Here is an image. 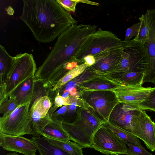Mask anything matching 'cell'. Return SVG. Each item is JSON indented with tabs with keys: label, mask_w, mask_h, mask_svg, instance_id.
Segmentation results:
<instances>
[{
	"label": "cell",
	"mask_w": 155,
	"mask_h": 155,
	"mask_svg": "<svg viewBox=\"0 0 155 155\" xmlns=\"http://www.w3.org/2000/svg\"><path fill=\"white\" fill-rule=\"evenodd\" d=\"M19 18L35 39L48 43L54 41L77 21L56 0H23Z\"/></svg>",
	"instance_id": "6da1fadb"
},
{
	"label": "cell",
	"mask_w": 155,
	"mask_h": 155,
	"mask_svg": "<svg viewBox=\"0 0 155 155\" xmlns=\"http://www.w3.org/2000/svg\"><path fill=\"white\" fill-rule=\"evenodd\" d=\"M95 25L81 24L69 27L58 37L50 52L37 70L36 81L48 83L53 74L66 63L77 60L76 55L96 31Z\"/></svg>",
	"instance_id": "7a4b0ae2"
},
{
	"label": "cell",
	"mask_w": 155,
	"mask_h": 155,
	"mask_svg": "<svg viewBox=\"0 0 155 155\" xmlns=\"http://www.w3.org/2000/svg\"><path fill=\"white\" fill-rule=\"evenodd\" d=\"M72 122L62 121L63 127L71 140L83 148H92L93 137L104 123L87 107L77 110Z\"/></svg>",
	"instance_id": "3957f363"
},
{
	"label": "cell",
	"mask_w": 155,
	"mask_h": 155,
	"mask_svg": "<svg viewBox=\"0 0 155 155\" xmlns=\"http://www.w3.org/2000/svg\"><path fill=\"white\" fill-rule=\"evenodd\" d=\"M122 44L124 50L118 64L112 72L105 76L117 81L130 71L144 72L148 61L147 51L143 44L133 39L122 41Z\"/></svg>",
	"instance_id": "277c9868"
},
{
	"label": "cell",
	"mask_w": 155,
	"mask_h": 155,
	"mask_svg": "<svg viewBox=\"0 0 155 155\" xmlns=\"http://www.w3.org/2000/svg\"><path fill=\"white\" fill-rule=\"evenodd\" d=\"M37 70L32 54L20 53L16 55L5 85V98H8L21 84L34 76Z\"/></svg>",
	"instance_id": "5b68a950"
},
{
	"label": "cell",
	"mask_w": 155,
	"mask_h": 155,
	"mask_svg": "<svg viewBox=\"0 0 155 155\" xmlns=\"http://www.w3.org/2000/svg\"><path fill=\"white\" fill-rule=\"evenodd\" d=\"M31 101L18 106L9 115L0 118V133L13 136L31 134L32 120L29 114Z\"/></svg>",
	"instance_id": "8992f818"
},
{
	"label": "cell",
	"mask_w": 155,
	"mask_h": 155,
	"mask_svg": "<svg viewBox=\"0 0 155 155\" xmlns=\"http://www.w3.org/2000/svg\"><path fill=\"white\" fill-rule=\"evenodd\" d=\"M122 41L113 32L99 28L82 47L75 58L81 64L84 58L88 55L95 56L107 49L122 46Z\"/></svg>",
	"instance_id": "52a82bcc"
},
{
	"label": "cell",
	"mask_w": 155,
	"mask_h": 155,
	"mask_svg": "<svg viewBox=\"0 0 155 155\" xmlns=\"http://www.w3.org/2000/svg\"><path fill=\"white\" fill-rule=\"evenodd\" d=\"M142 110L139 107L118 102L112 111L108 122L132 134L143 141L137 122V117Z\"/></svg>",
	"instance_id": "ba28073f"
},
{
	"label": "cell",
	"mask_w": 155,
	"mask_h": 155,
	"mask_svg": "<svg viewBox=\"0 0 155 155\" xmlns=\"http://www.w3.org/2000/svg\"><path fill=\"white\" fill-rule=\"evenodd\" d=\"M88 108L104 123L108 121L109 116L118 103L111 90H100L81 93Z\"/></svg>",
	"instance_id": "9c48e42d"
},
{
	"label": "cell",
	"mask_w": 155,
	"mask_h": 155,
	"mask_svg": "<svg viewBox=\"0 0 155 155\" xmlns=\"http://www.w3.org/2000/svg\"><path fill=\"white\" fill-rule=\"evenodd\" d=\"M92 148L106 155H126V143L111 130L102 125L93 137Z\"/></svg>",
	"instance_id": "30bf717a"
},
{
	"label": "cell",
	"mask_w": 155,
	"mask_h": 155,
	"mask_svg": "<svg viewBox=\"0 0 155 155\" xmlns=\"http://www.w3.org/2000/svg\"><path fill=\"white\" fill-rule=\"evenodd\" d=\"M145 13L150 29L147 39L144 44L148 61L144 70L143 83H151L155 86V8L147 10Z\"/></svg>",
	"instance_id": "8fae6325"
},
{
	"label": "cell",
	"mask_w": 155,
	"mask_h": 155,
	"mask_svg": "<svg viewBox=\"0 0 155 155\" xmlns=\"http://www.w3.org/2000/svg\"><path fill=\"white\" fill-rule=\"evenodd\" d=\"M153 89L151 87L121 84L110 90L114 93L118 102L139 107Z\"/></svg>",
	"instance_id": "7c38bea8"
},
{
	"label": "cell",
	"mask_w": 155,
	"mask_h": 155,
	"mask_svg": "<svg viewBox=\"0 0 155 155\" xmlns=\"http://www.w3.org/2000/svg\"><path fill=\"white\" fill-rule=\"evenodd\" d=\"M123 50L122 46L105 50L94 56L95 62L91 68L99 74L108 75L118 64Z\"/></svg>",
	"instance_id": "4fadbf2b"
},
{
	"label": "cell",
	"mask_w": 155,
	"mask_h": 155,
	"mask_svg": "<svg viewBox=\"0 0 155 155\" xmlns=\"http://www.w3.org/2000/svg\"><path fill=\"white\" fill-rule=\"evenodd\" d=\"M0 146L3 149L24 155H37L38 150L35 143L21 136H13L0 133Z\"/></svg>",
	"instance_id": "5bb4252c"
},
{
	"label": "cell",
	"mask_w": 155,
	"mask_h": 155,
	"mask_svg": "<svg viewBox=\"0 0 155 155\" xmlns=\"http://www.w3.org/2000/svg\"><path fill=\"white\" fill-rule=\"evenodd\" d=\"M29 114L32 120V131L31 135L34 137H40L41 133L49 123L51 118L38 98L32 103Z\"/></svg>",
	"instance_id": "9a60e30c"
},
{
	"label": "cell",
	"mask_w": 155,
	"mask_h": 155,
	"mask_svg": "<svg viewBox=\"0 0 155 155\" xmlns=\"http://www.w3.org/2000/svg\"><path fill=\"white\" fill-rule=\"evenodd\" d=\"M137 120L143 138V142L151 151H155V123L145 111L142 110L137 117Z\"/></svg>",
	"instance_id": "2e32d148"
},
{
	"label": "cell",
	"mask_w": 155,
	"mask_h": 155,
	"mask_svg": "<svg viewBox=\"0 0 155 155\" xmlns=\"http://www.w3.org/2000/svg\"><path fill=\"white\" fill-rule=\"evenodd\" d=\"M121 84L119 81H114L102 75L90 80L80 85L78 88L81 93L94 91L110 90Z\"/></svg>",
	"instance_id": "e0dca14e"
},
{
	"label": "cell",
	"mask_w": 155,
	"mask_h": 155,
	"mask_svg": "<svg viewBox=\"0 0 155 155\" xmlns=\"http://www.w3.org/2000/svg\"><path fill=\"white\" fill-rule=\"evenodd\" d=\"M34 76L21 84L9 96V97L15 98L18 106L32 101L36 82Z\"/></svg>",
	"instance_id": "ac0fdd59"
},
{
	"label": "cell",
	"mask_w": 155,
	"mask_h": 155,
	"mask_svg": "<svg viewBox=\"0 0 155 155\" xmlns=\"http://www.w3.org/2000/svg\"><path fill=\"white\" fill-rule=\"evenodd\" d=\"M102 75H103L97 73L90 67H88L81 74L61 87L59 92L66 91L69 92V96H74L77 94L76 88L80 85L90 80Z\"/></svg>",
	"instance_id": "d6986e66"
},
{
	"label": "cell",
	"mask_w": 155,
	"mask_h": 155,
	"mask_svg": "<svg viewBox=\"0 0 155 155\" xmlns=\"http://www.w3.org/2000/svg\"><path fill=\"white\" fill-rule=\"evenodd\" d=\"M88 67L85 63L78 65L68 72L54 87L49 90L47 96L50 99L52 104L55 97L61 88L68 82L81 74Z\"/></svg>",
	"instance_id": "ffe728a7"
},
{
	"label": "cell",
	"mask_w": 155,
	"mask_h": 155,
	"mask_svg": "<svg viewBox=\"0 0 155 155\" xmlns=\"http://www.w3.org/2000/svg\"><path fill=\"white\" fill-rule=\"evenodd\" d=\"M45 137L61 140H69V137L63 128L62 121L51 117L49 123L40 134Z\"/></svg>",
	"instance_id": "44dd1931"
},
{
	"label": "cell",
	"mask_w": 155,
	"mask_h": 155,
	"mask_svg": "<svg viewBox=\"0 0 155 155\" xmlns=\"http://www.w3.org/2000/svg\"><path fill=\"white\" fill-rule=\"evenodd\" d=\"M36 145L40 155H71L50 143L45 137L33 136L31 139Z\"/></svg>",
	"instance_id": "7402d4cb"
},
{
	"label": "cell",
	"mask_w": 155,
	"mask_h": 155,
	"mask_svg": "<svg viewBox=\"0 0 155 155\" xmlns=\"http://www.w3.org/2000/svg\"><path fill=\"white\" fill-rule=\"evenodd\" d=\"M14 59L10 55L5 48L0 45V89H3L7 75Z\"/></svg>",
	"instance_id": "603a6c76"
},
{
	"label": "cell",
	"mask_w": 155,
	"mask_h": 155,
	"mask_svg": "<svg viewBox=\"0 0 155 155\" xmlns=\"http://www.w3.org/2000/svg\"><path fill=\"white\" fill-rule=\"evenodd\" d=\"M45 137L51 144L64 150L71 155H84L82 150L83 147L75 142Z\"/></svg>",
	"instance_id": "cb8c5ba5"
},
{
	"label": "cell",
	"mask_w": 155,
	"mask_h": 155,
	"mask_svg": "<svg viewBox=\"0 0 155 155\" xmlns=\"http://www.w3.org/2000/svg\"><path fill=\"white\" fill-rule=\"evenodd\" d=\"M102 126L114 132L125 143L128 142L133 145H141L138 138L130 132L117 127L108 122L103 123Z\"/></svg>",
	"instance_id": "d4e9b609"
},
{
	"label": "cell",
	"mask_w": 155,
	"mask_h": 155,
	"mask_svg": "<svg viewBox=\"0 0 155 155\" xmlns=\"http://www.w3.org/2000/svg\"><path fill=\"white\" fill-rule=\"evenodd\" d=\"M144 75V71H130L124 75L118 81L125 85L142 86Z\"/></svg>",
	"instance_id": "484cf974"
},
{
	"label": "cell",
	"mask_w": 155,
	"mask_h": 155,
	"mask_svg": "<svg viewBox=\"0 0 155 155\" xmlns=\"http://www.w3.org/2000/svg\"><path fill=\"white\" fill-rule=\"evenodd\" d=\"M139 19L140 23V30L137 36L133 39L144 44L148 37L150 29L146 13L139 17Z\"/></svg>",
	"instance_id": "4316f807"
},
{
	"label": "cell",
	"mask_w": 155,
	"mask_h": 155,
	"mask_svg": "<svg viewBox=\"0 0 155 155\" xmlns=\"http://www.w3.org/2000/svg\"><path fill=\"white\" fill-rule=\"evenodd\" d=\"M18 106L15 97H9L5 99L0 103V113L3 114L2 117L8 116Z\"/></svg>",
	"instance_id": "83f0119b"
},
{
	"label": "cell",
	"mask_w": 155,
	"mask_h": 155,
	"mask_svg": "<svg viewBox=\"0 0 155 155\" xmlns=\"http://www.w3.org/2000/svg\"><path fill=\"white\" fill-rule=\"evenodd\" d=\"M71 101L70 97L64 98L58 93L54 99L53 103L48 112L50 117L51 118L53 114L58 108L70 105Z\"/></svg>",
	"instance_id": "f1b7e54d"
},
{
	"label": "cell",
	"mask_w": 155,
	"mask_h": 155,
	"mask_svg": "<svg viewBox=\"0 0 155 155\" xmlns=\"http://www.w3.org/2000/svg\"><path fill=\"white\" fill-rule=\"evenodd\" d=\"M142 110H150L155 112V87L149 92L146 99L139 105Z\"/></svg>",
	"instance_id": "f546056e"
},
{
	"label": "cell",
	"mask_w": 155,
	"mask_h": 155,
	"mask_svg": "<svg viewBox=\"0 0 155 155\" xmlns=\"http://www.w3.org/2000/svg\"><path fill=\"white\" fill-rule=\"evenodd\" d=\"M125 143L128 147L126 155H155L148 152L142 145H133L128 142Z\"/></svg>",
	"instance_id": "4dcf8cb0"
},
{
	"label": "cell",
	"mask_w": 155,
	"mask_h": 155,
	"mask_svg": "<svg viewBox=\"0 0 155 155\" xmlns=\"http://www.w3.org/2000/svg\"><path fill=\"white\" fill-rule=\"evenodd\" d=\"M58 3L68 12H74L78 0H56Z\"/></svg>",
	"instance_id": "1f68e13d"
},
{
	"label": "cell",
	"mask_w": 155,
	"mask_h": 155,
	"mask_svg": "<svg viewBox=\"0 0 155 155\" xmlns=\"http://www.w3.org/2000/svg\"><path fill=\"white\" fill-rule=\"evenodd\" d=\"M140 25V23L139 22L127 28L126 31L125 38L124 41H129L133 37L137 36L139 32Z\"/></svg>",
	"instance_id": "d6a6232c"
},
{
	"label": "cell",
	"mask_w": 155,
	"mask_h": 155,
	"mask_svg": "<svg viewBox=\"0 0 155 155\" xmlns=\"http://www.w3.org/2000/svg\"><path fill=\"white\" fill-rule=\"evenodd\" d=\"M83 61L85 63L88 67H91L95 64V59L94 56L89 55L84 57L83 59Z\"/></svg>",
	"instance_id": "836d02e7"
},
{
	"label": "cell",
	"mask_w": 155,
	"mask_h": 155,
	"mask_svg": "<svg viewBox=\"0 0 155 155\" xmlns=\"http://www.w3.org/2000/svg\"><path fill=\"white\" fill-rule=\"evenodd\" d=\"M78 0L79 2H81V3H84L86 4H90L91 5H97L98 6L99 5V4L97 2H93L91 1H87V0Z\"/></svg>",
	"instance_id": "e575fe53"
},
{
	"label": "cell",
	"mask_w": 155,
	"mask_h": 155,
	"mask_svg": "<svg viewBox=\"0 0 155 155\" xmlns=\"http://www.w3.org/2000/svg\"><path fill=\"white\" fill-rule=\"evenodd\" d=\"M6 155H21L18 154L16 153H9V154H6Z\"/></svg>",
	"instance_id": "d590c367"
}]
</instances>
